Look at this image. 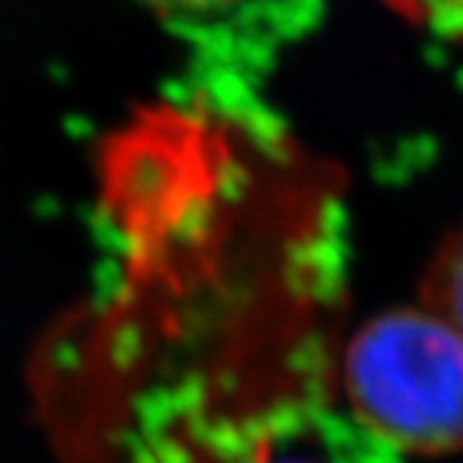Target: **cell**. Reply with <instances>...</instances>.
Masks as SVG:
<instances>
[{
  "label": "cell",
  "instance_id": "6da1fadb",
  "mask_svg": "<svg viewBox=\"0 0 463 463\" xmlns=\"http://www.w3.org/2000/svg\"><path fill=\"white\" fill-rule=\"evenodd\" d=\"M358 419L410 455L463 449V337L428 307L370 319L346 352Z\"/></svg>",
  "mask_w": 463,
  "mask_h": 463
},
{
  "label": "cell",
  "instance_id": "277c9868",
  "mask_svg": "<svg viewBox=\"0 0 463 463\" xmlns=\"http://www.w3.org/2000/svg\"><path fill=\"white\" fill-rule=\"evenodd\" d=\"M151 9L154 15L165 18V22H214V18L232 13L247 0H138Z\"/></svg>",
  "mask_w": 463,
  "mask_h": 463
},
{
  "label": "cell",
  "instance_id": "3957f363",
  "mask_svg": "<svg viewBox=\"0 0 463 463\" xmlns=\"http://www.w3.org/2000/svg\"><path fill=\"white\" fill-rule=\"evenodd\" d=\"M385 4L419 31L463 45V0H385Z\"/></svg>",
  "mask_w": 463,
  "mask_h": 463
},
{
  "label": "cell",
  "instance_id": "7a4b0ae2",
  "mask_svg": "<svg viewBox=\"0 0 463 463\" xmlns=\"http://www.w3.org/2000/svg\"><path fill=\"white\" fill-rule=\"evenodd\" d=\"M421 295L424 307L446 319L463 337V223L433 256Z\"/></svg>",
  "mask_w": 463,
  "mask_h": 463
}]
</instances>
